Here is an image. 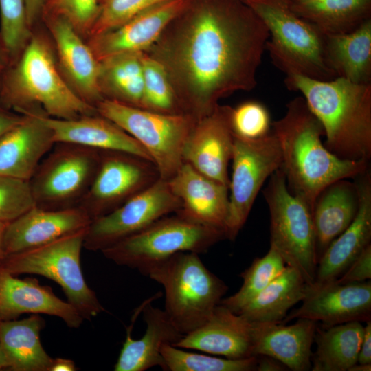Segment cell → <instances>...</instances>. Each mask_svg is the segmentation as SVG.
I'll list each match as a JSON object with an SVG mask.
<instances>
[{
    "instance_id": "6da1fadb",
    "label": "cell",
    "mask_w": 371,
    "mask_h": 371,
    "mask_svg": "<svg viewBox=\"0 0 371 371\" xmlns=\"http://www.w3.org/2000/svg\"><path fill=\"white\" fill-rule=\"evenodd\" d=\"M269 38L243 0H189L144 53L164 67L181 111L198 120L255 88Z\"/></svg>"
},
{
    "instance_id": "7a4b0ae2",
    "label": "cell",
    "mask_w": 371,
    "mask_h": 371,
    "mask_svg": "<svg viewBox=\"0 0 371 371\" xmlns=\"http://www.w3.org/2000/svg\"><path fill=\"white\" fill-rule=\"evenodd\" d=\"M284 115L271 123L278 139L281 169L289 191L313 214L319 193L330 184L355 179L368 168V162L349 160L331 153L322 143L324 129L302 96L286 104Z\"/></svg>"
},
{
    "instance_id": "3957f363",
    "label": "cell",
    "mask_w": 371,
    "mask_h": 371,
    "mask_svg": "<svg viewBox=\"0 0 371 371\" xmlns=\"http://www.w3.org/2000/svg\"><path fill=\"white\" fill-rule=\"evenodd\" d=\"M0 104L21 115L41 111L63 120L98 114L95 106L70 88L58 68L48 31L36 26L23 52L5 71Z\"/></svg>"
},
{
    "instance_id": "277c9868",
    "label": "cell",
    "mask_w": 371,
    "mask_h": 371,
    "mask_svg": "<svg viewBox=\"0 0 371 371\" xmlns=\"http://www.w3.org/2000/svg\"><path fill=\"white\" fill-rule=\"evenodd\" d=\"M289 90L299 91L320 122L325 146L340 158L369 162L371 157V83L337 77L319 80L286 76Z\"/></svg>"
},
{
    "instance_id": "5b68a950",
    "label": "cell",
    "mask_w": 371,
    "mask_h": 371,
    "mask_svg": "<svg viewBox=\"0 0 371 371\" xmlns=\"http://www.w3.org/2000/svg\"><path fill=\"white\" fill-rule=\"evenodd\" d=\"M141 273L164 287V311L182 335L202 325L228 289L194 252L177 253Z\"/></svg>"
},
{
    "instance_id": "8992f818",
    "label": "cell",
    "mask_w": 371,
    "mask_h": 371,
    "mask_svg": "<svg viewBox=\"0 0 371 371\" xmlns=\"http://www.w3.org/2000/svg\"><path fill=\"white\" fill-rule=\"evenodd\" d=\"M267 26L266 50L286 76L319 80L337 78L326 56V36L295 14L286 0H243Z\"/></svg>"
},
{
    "instance_id": "52a82bcc",
    "label": "cell",
    "mask_w": 371,
    "mask_h": 371,
    "mask_svg": "<svg viewBox=\"0 0 371 371\" xmlns=\"http://www.w3.org/2000/svg\"><path fill=\"white\" fill-rule=\"evenodd\" d=\"M87 228L48 244L6 255L0 267L14 276L35 274L58 284L67 302L91 320L105 311L84 278L80 254Z\"/></svg>"
},
{
    "instance_id": "ba28073f",
    "label": "cell",
    "mask_w": 371,
    "mask_h": 371,
    "mask_svg": "<svg viewBox=\"0 0 371 371\" xmlns=\"http://www.w3.org/2000/svg\"><path fill=\"white\" fill-rule=\"evenodd\" d=\"M223 239V230L175 213L158 219L101 252L115 264L136 269L141 273L179 252L205 253Z\"/></svg>"
},
{
    "instance_id": "9c48e42d",
    "label": "cell",
    "mask_w": 371,
    "mask_h": 371,
    "mask_svg": "<svg viewBox=\"0 0 371 371\" xmlns=\"http://www.w3.org/2000/svg\"><path fill=\"white\" fill-rule=\"evenodd\" d=\"M263 194L270 214V246L313 284L318 257L312 212L289 191L281 168L269 177Z\"/></svg>"
},
{
    "instance_id": "30bf717a",
    "label": "cell",
    "mask_w": 371,
    "mask_h": 371,
    "mask_svg": "<svg viewBox=\"0 0 371 371\" xmlns=\"http://www.w3.org/2000/svg\"><path fill=\"white\" fill-rule=\"evenodd\" d=\"M97 112L136 139L148 153L161 179L169 180L183 161V150L196 120L188 114H166L103 99Z\"/></svg>"
},
{
    "instance_id": "8fae6325",
    "label": "cell",
    "mask_w": 371,
    "mask_h": 371,
    "mask_svg": "<svg viewBox=\"0 0 371 371\" xmlns=\"http://www.w3.org/2000/svg\"><path fill=\"white\" fill-rule=\"evenodd\" d=\"M101 150L57 142L28 181L35 206L50 210L78 207L99 169Z\"/></svg>"
},
{
    "instance_id": "7c38bea8",
    "label": "cell",
    "mask_w": 371,
    "mask_h": 371,
    "mask_svg": "<svg viewBox=\"0 0 371 371\" xmlns=\"http://www.w3.org/2000/svg\"><path fill=\"white\" fill-rule=\"evenodd\" d=\"M232 173L228 190L229 206L224 232L234 240L244 226L258 193L269 177L281 167L277 137L271 131L264 137L247 139L234 135Z\"/></svg>"
},
{
    "instance_id": "4fadbf2b",
    "label": "cell",
    "mask_w": 371,
    "mask_h": 371,
    "mask_svg": "<svg viewBox=\"0 0 371 371\" xmlns=\"http://www.w3.org/2000/svg\"><path fill=\"white\" fill-rule=\"evenodd\" d=\"M181 206L168 181L159 178L113 212L92 221L86 230L83 247L102 251L158 219L177 213Z\"/></svg>"
},
{
    "instance_id": "5bb4252c",
    "label": "cell",
    "mask_w": 371,
    "mask_h": 371,
    "mask_svg": "<svg viewBox=\"0 0 371 371\" xmlns=\"http://www.w3.org/2000/svg\"><path fill=\"white\" fill-rule=\"evenodd\" d=\"M160 178L153 162L125 152L101 150L98 171L80 207L92 221L144 191Z\"/></svg>"
},
{
    "instance_id": "9a60e30c",
    "label": "cell",
    "mask_w": 371,
    "mask_h": 371,
    "mask_svg": "<svg viewBox=\"0 0 371 371\" xmlns=\"http://www.w3.org/2000/svg\"><path fill=\"white\" fill-rule=\"evenodd\" d=\"M302 304L281 322L308 319L330 326L371 320V282L338 284L332 281L307 286Z\"/></svg>"
},
{
    "instance_id": "2e32d148",
    "label": "cell",
    "mask_w": 371,
    "mask_h": 371,
    "mask_svg": "<svg viewBox=\"0 0 371 371\" xmlns=\"http://www.w3.org/2000/svg\"><path fill=\"white\" fill-rule=\"evenodd\" d=\"M232 107L218 104L196 121L183 150V161L207 177L229 187L228 165L232 160L234 133Z\"/></svg>"
},
{
    "instance_id": "e0dca14e",
    "label": "cell",
    "mask_w": 371,
    "mask_h": 371,
    "mask_svg": "<svg viewBox=\"0 0 371 371\" xmlns=\"http://www.w3.org/2000/svg\"><path fill=\"white\" fill-rule=\"evenodd\" d=\"M189 0H165L146 8L122 25L87 38L98 61L132 52H145Z\"/></svg>"
},
{
    "instance_id": "ac0fdd59",
    "label": "cell",
    "mask_w": 371,
    "mask_h": 371,
    "mask_svg": "<svg viewBox=\"0 0 371 371\" xmlns=\"http://www.w3.org/2000/svg\"><path fill=\"white\" fill-rule=\"evenodd\" d=\"M53 41L60 71L73 91L95 107L104 99L99 85L100 63L84 38L62 18L43 21Z\"/></svg>"
},
{
    "instance_id": "d6986e66",
    "label": "cell",
    "mask_w": 371,
    "mask_h": 371,
    "mask_svg": "<svg viewBox=\"0 0 371 371\" xmlns=\"http://www.w3.org/2000/svg\"><path fill=\"white\" fill-rule=\"evenodd\" d=\"M172 346L234 359L253 355V324L219 304L200 326Z\"/></svg>"
},
{
    "instance_id": "ffe728a7",
    "label": "cell",
    "mask_w": 371,
    "mask_h": 371,
    "mask_svg": "<svg viewBox=\"0 0 371 371\" xmlns=\"http://www.w3.org/2000/svg\"><path fill=\"white\" fill-rule=\"evenodd\" d=\"M91 221L80 208L45 210L36 206L8 223L3 238L6 255L48 244L88 227Z\"/></svg>"
},
{
    "instance_id": "44dd1931",
    "label": "cell",
    "mask_w": 371,
    "mask_h": 371,
    "mask_svg": "<svg viewBox=\"0 0 371 371\" xmlns=\"http://www.w3.org/2000/svg\"><path fill=\"white\" fill-rule=\"evenodd\" d=\"M42 111L25 114L23 120L0 137V175L29 181L55 142ZM46 115V114H45Z\"/></svg>"
},
{
    "instance_id": "7402d4cb",
    "label": "cell",
    "mask_w": 371,
    "mask_h": 371,
    "mask_svg": "<svg viewBox=\"0 0 371 371\" xmlns=\"http://www.w3.org/2000/svg\"><path fill=\"white\" fill-rule=\"evenodd\" d=\"M168 183L181 204L176 214L224 231L229 206L227 186L201 174L186 163L168 180Z\"/></svg>"
},
{
    "instance_id": "603a6c76",
    "label": "cell",
    "mask_w": 371,
    "mask_h": 371,
    "mask_svg": "<svg viewBox=\"0 0 371 371\" xmlns=\"http://www.w3.org/2000/svg\"><path fill=\"white\" fill-rule=\"evenodd\" d=\"M24 313L55 316L71 328H78L85 320L50 287L41 285L36 278H17L0 267V319H15Z\"/></svg>"
},
{
    "instance_id": "cb8c5ba5",
    "label": "cell",
    "mask_w": 371,
    "mask_h": 371,
    "mask_svg": "<svg viewBox=\"0 0 371 371\" xmlns=\"http://www.w3.org/2000/svg\"><path fill=\"white\" fill-rule=\"evenodd\" d=\"M355 179L359 196L356 216L319 258L314 283L323 284L337 280L370 244L371 176L368 168Z\"/></svg>"
},
{
    "instance_id": "d4e9b609",
    "label": "cell",
    "mask_w": 371,
    "mask_h": 371,
    "mask_svg": "<svg viewBox=\"0 0 371 371\" xmlns=\"http://www.w3.org/2000/svg\"><path fill=\"white\" fill-rule=\"evenodd\" d=\"M253 355H266L293 371L311 368V346L317 322L297 319L291 325L282 323H252Z\"/></svg>"
},
{
    "instance_id": "484cf974",
    "label": "cell",
    "mask_w": 371,
    "mask_h": 371,
    "mask_svg": "<svg viewBox=\"0 0 371 371\" xmlns=\"http://www.w3.org/2000/svg\"><path fill=\"white\" fill-rule=\"evenodd\" d=\"M52 129L55 143H70L101 150L133 154L152 162L146 149L132 136L99 114L63 120L42 115Z\"/></svg>"
},
{
    "instance_id": "4316f807",
    "label": "cell",
    "mask_w": 371,
    "mask_h": 371,
    "mask_svg": "<svg viewBox=\"0 0 371 371\" xmlns=\"http://www.w3.org/2000/svg\"><path fill=\"white\" fill-rule=\"evenodd\" d=\"M148 300L142 311L146 331L142 338L131 337L133 322L126 330L115 371H144L154 366L164 369L161 349L165 344L172 345L183 335L174 326L164 310L154 307Z\"/></svg>"
},
{
    "instance_id": "83f0119b",
    "label": "cell",
    "mask_w": 371,
    "mask_h": 371,
    "mask_svg": "<svg viewBox=\"0 0 371 371\" xmlns=\"http://www.w3.org/2000/svg\"><path fill=\"white\" fill-rule=\"evenodd\" d=\"M359 207L355 183L338 180L318 195L313 210L318 260L330 243L354 220Z\"/></svg>"
},
{
    "instance_id": "f1b7e54d",
    "label": "cell",
    "mask_w": 371,
    "mask_h": 371,
    "mask_svg": "<svg viewBox=\"0 0 371 371\" xmlns=\"http://www.w3.org/2000/svg\"><path fill=\"white\" fill-rule=\"evenodd\" d=\"M45 326L38 314L23 319H0V345L13 371H49L53 362L44 350L40 333Z\"/></svg>"
},
{
    "instance_id": "f546056e",
    "label": "cell",
    "mask_w": 371,
    "mask_h": 371,
    "mask_svg": "<svg viewBox=\"0 0 371 371\" xmlns=\"http://www.w3.org/2000/svg\"><path fill=\"white\" fill-rule=\"evenodd\" d=\"M289 8L325 36L354 31L371 19V0H286Z\"/></svg>"
},
{
    "instance_id": "4dcf8cb0",
    "label": "cell",
    "mask_w": 371,
    "mask_h": 371,
    "mask_svg": "<svg viewBox=\"0 0 371 371\" xmlns=\"http://www.w3.org/2000/svg\"><path fill=\"white\" fill-rule=\"evenodd\" d=\"M327 61L337 77L371 83V19L352 32L326 36Z\"/></svg>"
},
{
    "instance_id": "1f68e13d",
    "label": "cell",
    "mask_w": 371,
    "mask_h": 371,
    "mask_svg": "<svg viewBox=\"0 0 371 371\" xmlns=\"http://www.w3.org/2000/svg\"><path fill=\"white\" fill-rule=\"evenodd\" d=\"M307 286L300 273L286 265L238 314L251 323H281L288 311L304 299Z\"/></svg>"
},
{
    "instance_id": "d6a6232c",
    "label": "cell",
    "mask_w": 371,
    "mask_h": 371,
    "mask_svg": "<svg viewBox=\"0 0 371 371\" xmlns=\"http://www.w3.org/2000/svg\"><path fill=\"white\" fill-rule=\"evenodd\" d=\"M364 326L350 322L330 326H317L316 350L311 357L313 371H348L357 362Z\"/></svg>"
},
{
    "instance_id": "836d02e7",
    "label": "cell",
    "mask_w": 371,
    "mask_h": 371,
    "mask_svg": "<svg viewBox=\"0 0 371 371\" xmlns=\"http://www.w3.org/2000/svg\"><path fill=\"white\" fill-rule=\"evenodd\" d=\"M142 54L124 53L99 61L98 85L104 99L142 107Z\"/></svg>"
},
{
    "instance_id": "e575fe53",
    "label": "cell",
    "mask_w": 371,
    "mask_h": 371,
    "mask_svg": "<svg viewBox=\"0 0 371 371\" xmlns=\"http://www.w3.org/2000/svg\"><path fill=\"white\" fill-rule=\"evenodd\" d=\"M286 266L276 249L270 246L267 253L256 258L240 276L243 282L234 295L223 298L221 304L235 313L240 311L262 291Z\"/></svg>"
},
{
    "instance_id": "d590c367",
    "label": "cell",
    "mask_w": 371,
    "mask_h": 371,
    "mask_svg": "<svg viewBox=\"0 0 371 371\" xmlns=\"http://www.w3.org/2000/svg\"><path fill=\"white\" fill-rule=\"evenodd\" d=\"M164 370L169 371H255L257 357L245 359L217 357L188 352L171 344L161 349Z\"/></svg>"
},
{
    "instance_id": "8d00e7d4",
    "label": "cell",
    "mask_w": 371,
    "mask_h": 371,
    "mask_svg": "<svg viewBox=\"0 0 371 371\" xmlns=\"http://www.w3.org/2000/svg\"><path fill=\"white\" fill-rule=\"evenodd\" d=\"M143 96L142 109L166 113H183L164 67L143 52Z\"/></svg>"
},
{
    "instance_id": "74e56055",
    "label": "cell",
    "mask_w": 371,
    "mask_h": 371,
    "mask_svg": "<svg viewBox=\"0 0 371 371\" xmlns=\"http://www.w3.org/2000/svg\"><path fill=\"white\" fill-rule=\"evenodd\" d=\"M0 34L12 63L23 52L32 34L27 21L25 0H0Z\"/></svg>"
},
{
    "instance_id": "f35d334b",
    "label": "cell",
    "mask_w": 371,
    "mask_h": 371,
    "mask_svg": "<svg viewBox=\"0 0 371 371\" xmlns=\"http://www.w3.org/2000/svg\"><path fill=\"white\" fill-rule=\"evenodd\" d=\"M98 12V0H45L41 21L62 18L87 39Z\"/></svg>"
},
{
    "instance_id": "ab89813d",
    "label": "cell",
    "mask_w": 371,
    "mask_h": 371,
    "mask_svg": "<svg viewBox=\"0 0 371 371\" xmlns=\"http://www.w3.org/2000/svg\"><path fill=\"white\" fill-rule=\"evenodd\" d=\"M163 1L98 0V15L88 38L114 30L146 8Z\"/></svg>"
},
{
    "instance_id": "60d3db41",
    "label": "cell",
    "mask_w": 371,
    "mask_h": 371,
    "mask_svg": "<svg viewBox=\"0 0 371 371\" xmlns=\"http://www.w3.org/2000/svg\"><path fill=\"white\" fill-rule=\"evenodd\" d=\"M230 120L234 135L243 139H258L271 131L270 114L256 101H247L232 108Z\"/></svg>"
},
{
    "instance_id": "b9f144b4",
    "label": "cell",
    "mask_w": 371,
    "mask_h": 371,
    "mask_svg": "<svg viewBox=\"0 0 371 371\" xmlns=\"http://www.w3.org/2000/svg\"><path fill=\"white\" fill-rule=\"evenodd\" d=\"M34 206L28 181L0 175V221L10 223Z\"/></svg>"
},
{
    "instance_id": "7bdbcfd3",
    "label": "cell",
    "mask_w": 371,
    "mask_h": 371,
    "mask_svg": "<svg viewBox=\"0 0 371 371\" xmlns=\"http://www.w3.org/2000/svg\"><path fill=\"white\" fill-rule=\"evenodd\" d=\"M371 278V244L352 261L335 280L338 284L363 282Z\"/></svg>"
},
{
    "instance_id": "ee69618b",
    "label": "cell",
    "mask_w": 371,
    "mask_h": 371,
    "mask_svg": "<svg viewBox=\"0 0 371 371\" xmlns=\"http://www.w3.org/2000/svg\"><path fill=\"white\" fill-rule=\"evenodd\" d=\"M24 118L25 115L11 111L0 104V137L21 123Z\"/></svg>"
},
{
    "instance_id": "f6af8a7d",
    "label": "cell",
    "mask_w": 371,
    "mask_h": 371,
    "mask_svg": "<svg viewBox=\"0 0 371 371\" xmlns=\"http://www.w3.org/2000/svg\"><path fill=\"white\" fill-rule=\"evenodd\" d=\"M366 323L357 362L361 364L371 363V320Z\"/></svg>"
},
{
    "instance_id": "bcb514c9",
    "label": "cell",
    "mask_w": 371,
    "mask_h": 371,
    "mask_svg": "<svg viewBox=\"0 0 371 371\" xmlns=\"http://www.w3.org/2000/svg\"><path fill=\"white\" fill-rule=\"evenodd\" d=\"M45 0H25L27 21L32 30L41 20Z\"/></svg>"
},
{
    "instance_id": "7dc6e473",
    "label": "cell",
    "mask_w": 371,
    "mask_h": 371,
    "mask_svg": "<svg viewBox=\"0 0 371 371\" xmlns=\"http://www.w3.org/2000/svg\"><path fill=\"white\" fill-rule=\"evenodd\" d=\"M257 357V371H282L286 370V367L280 361L266 355Z\"/></svg>"
},
{
    "instance_id": "c3c4849f",
    "label": "cell",
    "mask_w": 371,
    "mask_h": 371,
    "mask_svg": "<svg viewBox=\"0 0 371 371\" xmlns=\"http://www.w3.org/2000/svg\"><path fill=\"white\" fill-rule=\"evenodd\" d=\"M10 63V54L0 34V89L4 74Z\"/></svg>"
},
{
    "instance_id": "681fc988",
    "label": "cell",
    "mask_w": 371,
    "mask_h": 371,
    "mask_svg": "<svg viewBox=\"0 0 371 371\" xmlns=\"http://www.w3.org/2000/svg\"><path fill=\"white\" fill-rule=\"evenodd\" d=\"M77 368L72 360L58 357L53 359L49 371H75Z\"/></svg>"
},
{
    "instance_id": "f907efd6",
    "label": "cell",
    "mask_w": 371,
    "mask_h": 371,
    "mask_svg": "<svg viewBox=\"0 0 371 371\" xmlns=\"http://www.w3.org/2000/svg\"><path fill=\"white\" fill-rule=\"evenodd\" d=\"M8 224V223L0 221V263L6 256L3 248V238Z\"/></svg>"
},
{
    "instance_id": "816d5d0a",
    "label": "cell",
    "mask_w": 371,
    "mask_h": 371,
    "mask_svg": "<svg viewBox=\"0 0 371 371\" xmlns=\"http://www.w3.org/2000/svg\"><path fill=\"white\" fill-rule=\"evenodd\" d=\"M5 368L9 369V361L4 350L0 345V370Z\"/></svg>"
},
{
    "instance_id": "f5cc1de1",
    "label": "cell",
    "mask_w": 371,
    "mask_h": 371,
    "mask_svg": "<svg viewBox=\"0 0 371 371\" xmlns=\"http://www.w3.org/2000/svg\"><path fill=\"white\" fill-rule=\"evenodd\" d=\"M371 363L361 364L356 363L353 365L348 371H370Z\"/></svg>"
}]
</instances>
